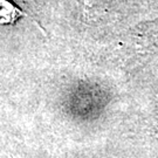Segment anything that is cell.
<instances>
[{
	"mask_svg": "<svg viewBox=\"0 0 158 158\" xmlns=\"http://www.w3.org/2000/svg\"><path fill=\"white\" fill-rule=\"evenodd\" d=\"M23 17L28 18L29 20L35 23L33 18H31L26 12H23L10 0H0V25H14Z\"/></svg>",
	"mask_w": 158,
	"mask_h": 158,
	"instance_id": "obj_1",
	"label": "cell"
}]
</instances>
